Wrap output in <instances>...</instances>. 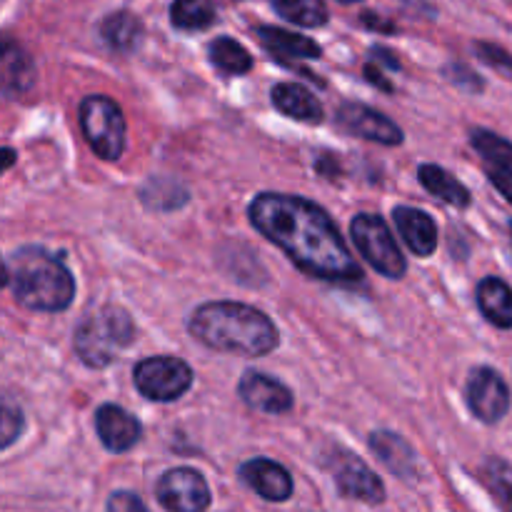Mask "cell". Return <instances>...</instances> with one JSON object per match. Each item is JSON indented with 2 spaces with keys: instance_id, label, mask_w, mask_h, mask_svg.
I'll use <instances>...</instances> for the list:
<instances>
[{
  "instance_id": "obj_1",
  "label": "cell",
  "mask_w": 512,
  "mask_h": 512,
  "mask_svg": "<svg viewBox=\"0 0 512 512\" xmlns=\"http://www.w3.org/2000/svg\"><path fill=\"white\" fill-rule=\"evenodd\" d=\"M250 223L278 245L300 270L333 283H360L363 270L320 205L300 195L260 193L248 208Z\"/></svg>"
},
{
  "instance_id": "obj_2",
  "label": "cell",
  "mask_w": 512,
  "mask_h": 512,
  "mask_svg": "<svg viewBox=\"0 0 512 512\" xmlns=\"http://www.w3.org/2000/svg\"><path fill=\"white\" fill-rule=\"evenodd\" d=\"M190 335L198 343L220 353H238L260 358L278 348L280 335L273 320L258 308L233 300L205 303L190 315Z\"/></svg>"
},
{
  "instance_id": "obj_3",
  "label": "cell",
  "mask_w": 512,
  "mask_h": 512,
  "mask_svg": "<svg viewBox=\"0 0 512 512\" xmlns=\"http://www.w3.org/2000/svg\"><path fill=\"white\" fill-rule=\"evenodd\" d=\"M5 283L28 310L60 313L75 298L73 273L43 248H20L5 260Z\"/></svg>"
},
{
  "instance_id": "obj_4",
  "label": "cell",
  "mask_w": 512,
  "mask_h": 512,
  "mask_svg": "<svg viewBox=\"0 0 512 512\" xmlns=\"http://www.w3.org/2000/svg\"><path fill=\"white\" fill-rule=\"evenodd\" d=\"M133 338L135 325L130 315L115 305H105L80 320L75 328V353L88 368H105Z\"/></svg>"
},
{
  "instance_id": "obj_5",
  "label": "cell",
  "mask_w": 512,
  "mask_h": 512,
  "mask_svg": "<svg viewBox=\"0 0 512 512\" xmlns=\"http://www.w3.org/2000/svg\"><path fill=\"white\" fill-rule=\"evenodd\" d=\"M78 115L93 153L103 160H118L125 150V118L118 103L105 95H88L80 103Z\"/></svg>"
},
{
  "instance_id": "obj_6",
  "label": "cell",
  "mask_w": 512,
  "mask_h": 512,
  "mask_svg": "<svg viewBox=\"0 0 512 512\" xmlns=\"http://www.w3.org/2000/svg\"><path fill=\"white\" fill-rule=\"evenodd\" d=\"M350 235H353L355 248L360 250V255H363L378 273H383L385 278L390 280L403 278L405 270H408V263H405L403 250L395 243L388 223H385L380 215H355L353 223H350Z\"/></svg>"
},
{
  "instance_id": "obj_7",
  "label": "cell",
  "mask_w": 512,
  "mask_h": 512,
  "mask_svg": "<svg viewBox=\"0 0 512 512\" xmlns=\"http://www.w3.org/2000/svg\"><path fill=\"white\" fill-rule=\"evenodd\" d=\"M135 388L155 403H173L183 398L193 385V370L185 360L173 355H153L135 365Z\"/></svg>"
},
{
  "instance_id": "obj_8",
  "label": "cell",
  "mask_w": 512,
  "mask_h": 512,
  "mask_svg": "<svg viewBox=\"0 0 512 512\" xmlns=\"http://www.w3.org/2000/svg\"><path fill=\"white\" fill-rule=\"evenodd\" d=\"M465 400L468 408L480 423L495 425L508 415L510 410V388L503 375L493 368H475L465 385Z\"/></svg>"
},
{
  "instance_id": "obj_9",
  "label": "cell",
  "mask_w": 512,
  "mask_h": 512,
  "mask_svg": "<svg viewBox=\"0 0 512 512\" xmlns=\"http://www.w3.org/2000/svg\"><path fill=\"white\" fill-rule=\"evenodd\" d=\"M158 503L168 512H205L210 508V488L193 468H173L160 478Z\"/></svg>"
},
{
  "instance_id": "obj_10",
  "label": "cell",
  "mask_w": 512,
  "mask_h": 512,
  "mask_svg": "<svg viewBox=\"0 0 512 512\" xmlns=\"http://www.w3.org/2000/svg\"><path fill=\"white\" fill-rule=\"evenodd\" d=\"M338 125L345 133L355 138L373 140L380 145H400L403 143V130L385 118L378 110L368 108L363 103H345L338 108Z\"/></svg>"
},
{
  "instance_id": "obj_11",
  "label": "cell",
  "mask_w": 512,
  "mask_h": 512,
  "mask_svg": "<svg viewBox=\"0 0 512 512\" xmlns=\"http://www.w3.org/2000/svg\"><path fill=\"white\" fill-rule=\"evenodd\" d=\"M238 395L248 408L260 410V413L280 415L293 408V393H290L288 385H283L280 380L270 378L265 373H255V370H250V373L240 378Z\"/></svg>"
},
{
  "instance_id": "obj_12",
  "label": "cell",
  "mask_w": 512,
  "mask_h": 512,
  "mask_svg": "<svg viewBox=\"0 0 512 512\" xmlns=\"http://www.w3.org/2000/svg\"><path fill=\"white\" fill-rule=\"evenodd\" d=\"M335 485L340 495L350 500H363V503L378 505L385 500V488L378 475L358 460L355 455H345L335 465Z\"/></svg>"
},
{
  "instance_id": "obj_13",
  "label": "cell",
  "mask_w": 512,
  "mask_h": 512,
  "mask_svg": "<svg viewBox=\"0 0 512 512\" xmlns=\"http://www.w3.org/2000/svg\"><path fill=\"white\" fill-rule=\"evenodd\" d=\"M240 478L250 490L270 503H283L293 495V478L280 463L268 458H255L240 465Z\"/></svg>"
},
{
  "instance_id": "obj_14",
  "label": "cell",
  "mask_w": 512,
  "mask_h": 512,
  "mask_svg": "<svg viewBox=\"0 0 512 512\" xmlns=\"http://www.w3.org/2000/svg\"><path fill=\"white\" fill-rule=\"evenodd\" d=\"M95 430H98L100 443L105 445V450L110 453H128L130 448H135L140 440V423L120 405H103V408L95 413Z\"/></svg>"
},
{
  "instance_id": "obj_15",
  "label": "cell",
  "mask_w": 512,
  "mask_h": 512,
  "mask_svg": "<svg viewBox=\"0 0 512 512\" xmlns=\"http://www.w3.org/2000/svg\"><path fill=\"white\" fill-rule=\"evenodd\" d=\"M395 225H398L400 235H403L405 245L413 250L420 258H430L438 248V225L430 218L428 213L418 208H408V205H400L393 213Z\"/></svg>"
},
{
  "instance_id": "obj_16",
  "label": "cell",
  "mask_w": 512,
  "mask_h": 512,
  "mask_svg": "<svg viewBox=\"0 0 512 512\" xmlns=\"http://www.w3.org/2000/svg\"><path fill=\"white\" fill-rule=\"evenodd\" d=\"M370 450L375 453V458L383 460V465L390 470V473L400 475V478H410V475H415V468H418L415 450L410 448L408 440L400 438L398 433H390V430H375V433L370 435Z\"/></svg>"
},
{
  "instance_id": "obj_17",
  "label": "cell",
  "mask_w": 512,
  "mask_h": 512,
  "mask_svg": "<svg viewBox=\"0 0 512 512\" xmlns=\"http://www.w3.org/2000/svg\"><path fill=\"white\" fill-rule=\"evenodd\" d=\"M273 105L288 118L300 120V123H320L323 120V105L310 93L308 88L298 83H278L270 93Z\"/></svg>"
},
{
  "instance_id": "obj_18",
  "label": "cell",
  "mask_w": 512,
  "mask_h": 512,
  "mask_svg": "<svg viewBox=\"0 0 512 512\" xmlns=\"http://www.w3.org/2000/svg\"><path fill=\"white\" fill-rule=\"evenodd\" d=\"M260 43L268 50H273L275 55H283V58H300V60H315L323 55V48L315 43L313 38H305L300 33H290L285 28H275V25H260L255 30Z\"/></svg>"
},
{
  "instance_id": "obj_19",
  "label": "cell",
  "mask_w": 512,
  "mask_h": 512,
  "mask_svg": "<svg viewBox=\"0 0 512 512\" xmlns=\"http://www.w3.org/2000/svg\"><path fill=\"white\" fill-rule=\"evenodd\" d=\"M478 308L495 328H512V288L500 278H485L478 285Z\"/></svg>"
},
{
  "instance_id": "obj_20",
  "label": "cell",
  "mask_w": 512,
  "mask_h": 512,
  "mask_svg": "<svg viewBox=\"0 0 512 512\" xmlns=\"http://www.w3.org/2000/svg\"><path fill=\"white\" fill-rule=\"evenodd\" d=\"M35 68L30 55L13 40H5L3 45V93L20 95L33 85Z\"/></svg>"
},
{
  "instance_id": "obj_21",
  "label": "cell",
  "mask_w": 512,
  "mask_h": 512,
  "mask_svg": "<svg viewBox=\"0 0 512 512\" xmlns=\"http://www.w3.org/2000/svg\"><path fill=\"white\" fill-rule=\"evenodd\" d=\"M418 178L423 183V188L428 193H433L435 198L445 200V203L455 205V208L470 205V190L458 178H453L448 170L440 168V165H420Z\"/></svg>"
},
{
  "instance_id": "obj_22",
  "label": "cell",
  "mask_w": 512,
  "mask_h": 512,
  "mask_svg": "<svg viewBox=\"0 0 512 512\" xmlns=\"http://www.w3.org/2000/svg\"><path fill=\"white\" fill-rule=\"evenodd\" d=\"M470 143L473 148L483 155L485 163L490 165V173L505 175V178L512 180V143L510 140L500 138L493 130L475 128L470 133Z\"/></svg>"
},
{
  "instance_id": "obj_23",
  "label": "cell",
  "mask_w": 512,
  "mask_h": 512,
  "mask_svg": "<svg viewBox=\"0 0 512 512\" xmlns=\"http://www.w3.org/2000/svg\"><path fill=\"white\" fill-rule=\"evenodd\" d=\"M100 35H103L105 43L115 50H133L135 45L143 38V25L128 10H118V13H110L108 18L100 23Z\"/></svg>"
},
{
  "instance_id": "obj_24",
  "label": "cell",
  "mask_w": 512,
  "mask_h": 512,
  "mask_svg": "<svg viewBox=\"0 0 512 512\" xmlns=\"http://www.w3.org/2000/svg\"><path fill=\"white\" fill-rule=\"evenodd\" d=\"M270 3L280 18L300 28H320L330 18L328 5L323 0H270Z\"/></svg>"
},
{
  "instance_id": "obj_25",
  "label": "cell",
  "mask_w": 512,
  "mask_h": 512,
  "mask_svg": "<svg viewBox=\"0 0 512 512\" xmlns=\"http://www.w3.org/2000/svg\"><path fill=\"white\" fill-rule=\"evenodd\" d=\"M213 0H173L170 23L178 30H205L215 23Z\"/></svg>"
},
{
  "instance_id": "obj_26",
  "label": "cell",
  "mask_w": 512,
  "mask_h": 512,
  "mask_svg": "<svg viewBox=\"0 0 512 512\" xmlns=\"http://www.w3.org/2000/svg\"><path fill=\"white\" fill-rule=\"evenodd\" d=\"M208 55L215 68L228 75H245L253 68V55L233 38H215L210 43Z\"/></svg>"
},
{
  "instance_id": "obj_27",
  "label": "cell",
  "mask_w": 512,
  "mask_h": 512,
  "mask_svg": "<svg viewBox=\"0 0 512 512\" xmlns=\"http://www.w3.org/2000/svg\"><path fill=\"white\" fill-rule=\"evenodd\" d=\"M140 200L150 210H175L188 200V190L168 178H153L140 190Z\"/></svg>"
},
{
  "instance_id": "obj_28",
  "label": "cell",
  "mask_w": 512,
  "mask_h": 512,
  "mask_svg": "<svg viewBox=\"0 0 512 512\" xmlns=\"http://www.w3.org/2000/svg\"><path fill=\"white\" fill-rule=\"evenodd\" d=\"M483 483L503 512H512V465L500 458H488L483 463Z\"/></svg>"
},
{
  "instance_id": "obj_29",
  "label": "cell",
  "mask_w": 512,
  "mask_h": 512,
  "mask_svg": "<svg viewBox=\"0 0 512 512\" xmlns=\"http://www.w3.org/2000/svg\"><path fill=\"white\" fill-rule=\"evenodd\" d=\"M20 430H23V413H20V408L13 403V400L5 398L3 428H0V433H3V448H10V445H13V440L20 435Z\"/></svg>"
},
{
  "instance_id": "obj_30",
  "label": "cell",
  "mask_w": 512,
  "mask_h": 512,
  "mask_svg": "<svg viewBox=\"0 0 512 512\" xmlns=\"http://www.w3.org/2000/svg\"><path fill=\"white\" fill-rule=\"evenodd\" d=\"M475 53L483 63H488L490 68L495 70H505V73H512V53H508L505 48L493 43H475Z\"/></svg>"
},
{
  "instance_id": "obj_31",
  "label": "cell",
  "mask_w": 512,
  "mask_h": 512,
  "mask_svg": "<svg viewBox=\"0 0 512 512\" xmlns=\"http://www.w3.org/2000/svg\"><path fill=\"white\" fill-rule=\"evenodd\" d=\"M445 75L450 78V83L458 85V88L470 90V93H480L483 90V80L478 78V73L468 68V65H448Z\"/></svg>"
},
{
  "instance_id": "obj_32",
  "label": "cell",
  "mask_w": 512,
  "mask_h": 512,
  "mask_svg": "<svg viewBox=\"0 0 512 512\" xmlns=\"http://www.w3.org/2000/svg\"><path fill=\"white\" fill-rule=\"evenodd\" d=\"M108 512H150V510L145 508V503L135 493H130V490H118V493L110 495Z\"/></svg>"
},
{
  "instance_id": "obj_33",
  "label": "cell",
  "mask_w": 512,
  "mask_h": 512,
  "mask_svg": "<svg viewBox=\"0 0 512 512\" xmlns=\"http://www.w3.org/2000/svg\"><path fill=\"white\" fill-rule=\"evenodd\" d=\"M365 78H368V83H373L375 88L385 90V93H393V83H390V80H385L383 70H380L378 65H373V63L365 65Z\"/></svg>"
},
{
  "instance_id": "obj_34",
  "label": "cell",
  "mask_w": 512,
  "mask_h": 512,
  "mask_svg": "<svg viewBox=\"0 0 512 512\" xmlns=\"http://www.w3.org/2000/svg\"><path fill=\"white\" fill-rule=\"evenodd\" d=\"M360 20H363V25L368 30H378V33H395V25L390 23V20L378 18V15L373 13H363L360 15Z\"/></svg>"
},
{
  "instance_id": "obj_35",
  "label": "cell",
  "mask_w": 512,
  "mask_h": 512,
  "mask_svg": "<svg viewBox=\"0 0 512 512\" xmlns=\"http://www.w3.org/2000/svg\"><path fill=\"white\" fill-rule=\"evenodd\" d=\"M370 55H373L380 65H385V68L400 70V60L395 58V53H390L388 48H380V45H375V48L370 50Z\"/></svg>"
},
{
  "instance_id": "obj_36",
  "label": "cell",
  "mask_w": 512,
  "mask_h": 512,
  "mask_svg": "<svg viewBox=\"0 0 512 512\" xmlns=\"http://www.w3.org/2000/svg\"><path fill=\"white\" fill-rule=\"evenodd\" d=\"M490 180H493L495 188H500V193H503L505 198L512 203V180L505 178V175H498V173H490Z\"/></svg>"
},
{
  "instance_id": "obj_37",
  "label": "cell",
  "mask_w": 512,
  "mask_h": 512,
  "mask_svg": "<svg viewBox=\"0 0 512 512\" xmlns=\"http://www.w3.org/2000/svg\"><path fill=\"white\" fill-rule=\"evenodd\" d=\"M5 158H8V160H5V168H10V165H13V158H15V153H13V150H5Z\"/></svg>"
},
{
  "instance_id": "obj_38",
  "label": "cell",
  "mask_w": 512,
  "mask_h": 512,
  "mask_svg": "<svg viewBox=\"0 0 512 512\" xmlns=\"http://www.w3.org/2000/svg\"><path fill=\"white\" fill-rule=\"evenodd\" d=\"M340 3H360V0H340Z\"/></svg>"
},
{
  "instance_id": "obj_39",
  "label": "cell",
  "mask_w": 512,
  "mask_h": 512,
  "mask_svg": "<svg viewBox=\"0 0 512 512\" xmlns=\"http://www.w3.org/2000/svg\"><path fill=\"white\" fill-rule=\"evenodd\" d=\"M510 233H512V223H510Z\"/></svg>"
}]
</instances>
